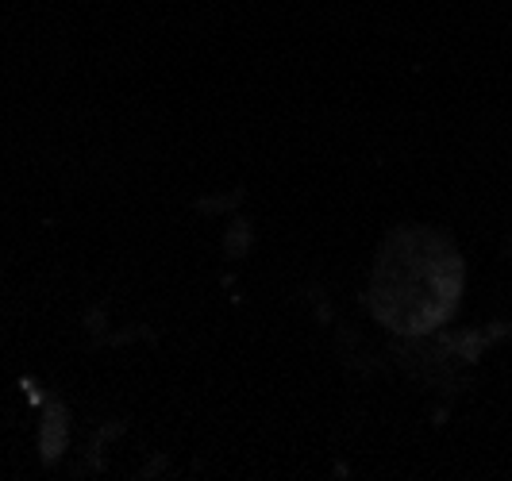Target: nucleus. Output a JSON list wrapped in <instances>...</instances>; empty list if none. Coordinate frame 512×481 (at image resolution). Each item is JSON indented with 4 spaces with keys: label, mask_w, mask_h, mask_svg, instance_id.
I'll use <instances>...</instances> for the list:
<instances>
[]
</instances>
